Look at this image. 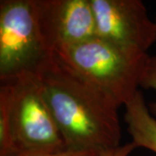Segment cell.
<instances>
[{
	"instance_id": "cell-2",
	"label": "cell",
	"mask_w": 156,
	"mask_h": 156,
	"mask_svg": "<svg viewBox=\"0 0 156 156\" xmlns=\"http://www.w3.org/2000/svg\"><path fill=\"white\" fill-rule=\"evenodd\" d=\"M0 156L67 149L37 74L0 80Z\"/></svg>"
},
{
	"instance_id": "cell-5",
	"label": "cell",
	"mask_w": 156,
	"mask_h": 156,
	"mask_svg": "<svg viewBox=\"0 0 156 156\" xmlns=\"http://www.w3.org/2000/svg\"><path fill=\"white\" fill-rule=\"evenodd\" d=\"M96 37L139 53L156 42V23L140 0H90Z\"/></svg>"
},
{
	"instance_id": "cell-10",
	"label": "cell",
	"mask_w": 156,
	"mask_h": 156,
	"mask_svg": "<svg viewBox=\"0 0 156 156\" xmlns=\"http://www.w3.org/2000/svg\"><path fill=\"white\" fill-rule=\"evenodd\" d=\"M136 148L134 143L131 141L124 145H121L115 149L107 152L101 156H129L130 154Z\"/></svg>"
},
{
	"instance_id": "cell-8",
	"label": "cell",
	"mask_w": 156,
	"mask_h": 156,
	"mask_svg": "<svg viewBox=\"0 0 156 156\" xmlns=\"http://www.w3.org/2000/svg\"><path fill=\"white\" fill-rule=\"evenodd\" d=\"M99 153L89 151H76L70 149L54 151V152H29L19 151L7 154L3 156H101Z\"/></svg>"
},
{
	"instance_id": "cell-11",
	"label": "cell",
	"mask_w": 156,
	"mask_h": 156,
	"mask_svg": "<svg viewBox=\"0 0 156 156\" xmlns=\"http://www.w3.org/2000/svg\"><path fill=\"white\" fill-rule=\"evenodd\" d=\"M155 23H156V21H155Z\"/></svg>"
},
{
	"instance_id": "cell-1",
	"label": "cell",
	"mask_w": 156,
	"mask_h": 156,
	"mask_svg": "<svg viewBox=\"0 0 156 156\" xmlns=\"http://www.w3.org/2000/svg\"><path fill=\"white\" fill-rule=\"evenodd\" d=\"M37 74L66 148L103 154L122 145L120 107L55 55Z\"/></svg>"
},
{
	"instance_id": "cell-3",
	"label": "cell",
	"mask_w": 156,
	"mask_h": 156,
	"mask_svg": "<svg viewBox=\"0 0 156 156\" xmlns=\"http://www.w3.org/2000/svg\"><path fill=\"white\" fill-rule=\"evenodd\" d=\"M54 55L117 105H125L139 90L149 56L94 37L57 50Z\"/></svg>"
},
{
	"instance_id": "cell-4",
	"label": "cell",
	"mask_w": 156,
	"mask_h": 156,
	"mask_svg": "<svg viewBox=\"0 0 156 156\" xmlns=\"http://www.w3.org/2000/svg\"><path fill=\"white\" fill-rule=\"evenodd\" d=\"M53 55L41 31L36 0H1L0 80L37 74Z\"/></svg>"
},
{
	"instance_id": "cell-7",
	"label": "cell",
	"mask_w": 156,
	"mask_h": 156,
	"mask_svg": "<svg viewBox=\"0 0 156 156\" xmlns=\"http://www.w3.org/2000/svg\"><path fill=\"white\" fill-rule=\"evenodd\" d=\"M124 106V120L132 142L136 147L156 154V119L147 106L143 94L138 90Z\"/></svg>"
},
{
	"instance_id": "cell-9",
	"label": "cell",
	"mask_w": 156,
	"mask_h": 156,
	"mask_svg": "<svg viewBox=\"0 0 156 156\" xmlns=\"http://www.w3.org/2000/svg\"><path fill=\"white\" fill-rule=\"evenodd\" d=\"M140 87L156 90V56H149L140 81ZM149 107L152 113L156 115V102L151 103Z\"/></svg>"
},
{
	"instance_id": "cell-6",
	"label": "cell",
	"mask_w": 156,
	"mask_h": 156,
	"mask_svg": "<svg viewBox=\"0 0 156 156\" xmlns=\"http://www.w3.org/2000/svg\"><path fill=\"white\" fill-rule=\"evenodd\" d=\"M36 5L45 44L53 54L96 37L90 0H36Z\"/></svg>"
}]
</instances>
